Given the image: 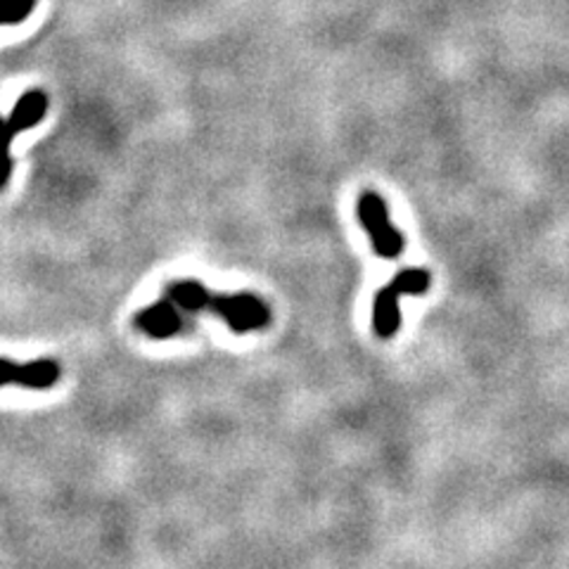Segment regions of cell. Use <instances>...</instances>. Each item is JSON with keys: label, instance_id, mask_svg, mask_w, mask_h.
I'll return each instance as SVG.
<instances>
[{"label": "cell", "instance_id": "obj_1", "mask_svg": "<svg viewBox=\"0 0 569 569\" xmlns=\"http://www.w3.org/2000/svg\"><path fill=\"white\" fill-rule=\"evenodd\" d=\"M164 297L188 313H217L238 335L263 330L271 323V309L257 295H213L200 280H173L164 288Z\"/></svg>", "mask_w": 569, "mask_h": 569}, {"label": "cell", "instance_id": "obj_2", "mask_svg": "<svg viewBox=\"0 0 569 569\" xmlns=\"http://www.w3.org/2000/svg\"><path fill=\"white\" fill-rule=\"evenodd\" d=\"M430 284L432 276L425 269H403L391 278L376 295V305H372V330L376 335L382 340H391L401 328V297L425 295Z\"/></svg>", "mask_w": 569, "mask_h": 569}, {"label": "cell", "instance_id": "obj_3", "mask_svg": "<svg viewBox=\"0 0 569 569\" xmlns=\"http://www.w3.org/2000/svg\"><path fill=\"white\" fill-rule=\"evenodd\" d=\"M356 213H359V221L366 228V233L370 236L372 249H376L378 257H382V259L401 257L403 236L395 226H391L387 204L378 192H372V190L363 192L359 202H356Z\"/></svg>", "mask_w": 569, "mask_h": 569}, {"label": "cell", "instance_id": "obj_4", "mask_svg": "<svg viewBox=\"0 0 569 569\" xmlns=\"http://www.w3.org/2000/svg\"><path fill=\"white\" fill-rule=\"evenodd\" d=\"M62 378V366L56 359H33L27 363H14L0 359V387L17 385L24 389H50Z\"/></svg>", "mask_w": 569, "mask_h": 569}, {"label": "cell", "instance_id": "obj_5", "mask_svg": "<svg viewBox=\"0 0 569 569\" xmlns=\"http://www.w3.org/2000/svg\"><path fill=\"white\" fill-rule=\"evenodd\" d=\"M133 323L140 332H146L152 340H169L183 330V316L171 299L162 297L154 305L140 309L133 318Z\"/></svg>", "mask_w": 569, "mask_h": 569}, {"label": "cell", "instance_id": "obj_6", "mask_svg": "<svg viewBox=\"0 0 569 569\" xmlns=\"http://www.w3.org/2000/svg\"><path fill=\"white\" fill-rule=\"evenodd\" d=\"M46 114H48V96L39 91V88H33V91H27L20 100H17V104L12 107V114L6 121H8L10 133L17 136L33 129L36 123H41Z\"/></svg>", "mask_w": 569, "mask_h": 569}, {"label": "cell", "instance_id": "obj_7", "mask_svg": "<svg viewBox=\"0 0 569 569\" xmlns=\"http://www.w3.org/2000/svg\"><path fill=\"white\" fill-rule=\"evenodd\" d=\"M33 8L36 0H0V27L22 24Z\"/></svg>", "mask_w": 569, "mask_h": 569}, {"label": "cell", "instance_id": "obj_8", "mask_svg": "<svg viewBox=\"0 0 569 569\" xmlns=\"http://www.w3.org/2000/svg\"><path fill=\"white\" fill-rule=\"evenodd\" d=\"M12 133L8 129V121L0 117V190H3L12 176V157H10V142Z\"/></svg>", "mask_w": 569, "mask_h": 569}]
</instances>
